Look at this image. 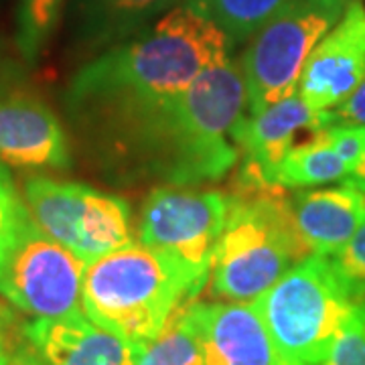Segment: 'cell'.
Instances as JSON below:
<instances>
[{
    "instance_id": "6da1fadb",
    "label": "cell",
    "mask_w": 365,
    "mask_h": 365,
    "mask_svg": "<svg viewBox=\"0 0 365 365\" xmlns=\"http://www.w3.org/2000/svg\"><path fill=\"white\" fill-rule=\"evenodd\" d=\"M234 45L195 0H185L81 67L67 88V110L102 153L205 69L230 59Z\"/></svg>"
},
{
    "instance_id": "7a4b0ae2",
    "label": "cell",
    "mask_w": 365,
    "mask_h": 365,
    "mask_svg": "<svg viewBox=\"0 0 365 365\" xmlns=\"http://www.w3.org/2000/svg\"><path fill=\"white\" fill-rule=\"evenodd\" d=\"M246 112L242 66L230 57L124 132L102 157L126 175L157 177L175 187L217 181L240 160L235 130Z\"/></svg>"
},
{
    "instance_id": "3957f363",
    "label": "cell",
    "mask_w": 365,
    "mask_h": 365,
    "mask_svg": "<svg viewBox=\"0 0 365 365\" xmlns=\"http://www.w3.org/2000/svg\"><path fill=\"white\" fill-rule=\"evenodd\" d=\"M207 278L157 250L134 242L86 268L81 311L128 345L157 337L181 307L199 299Z\"/></svg>"
},
{
    "instance_id": "277c9868",
    "label": "cell",
    "mask_w": 365,
    "mask_h": 365,
    "mask_svg": "<svg viewBox=\"0 0 365 365\" xmlns=\"http://www.w3.org/2000/svg\"><path fill=\"white\" fill-rule=\"evenodd\" d=\"M284 189H235L211 256L213 297L256 302L284 274L311 256L300 240Z\"/></svg>"
},
{
    "instance_id": "5b68a950",
    "label": "cell",
    "mask_w": 365,
    "mask_h": 365,
    "mask_svg": "<svg viewBox=\"0 0 365 365\" xmlns=\"http://www.w3.org/2000/svg\"><path fill=\"white\" fill-rule=\"evenodd\" d=\"M357 300L329 258L307 256L254 304L280 365H323Z\"/></svg>"
},
{
    "instance_id": "8992f818",
    "label": "cell",
    "mask_w": 365,
    "mask_h": 365,
    "mask_svg": "<svg viewBox=\"0 0 365 365\" xmlns=\"http://www.w3.org/2000/svg\"><path fill=\"white\" fill-rule=\"evenodd\" d=\"M349 0H288L250 37L240 59L248 112H260L299 91L304 63L341 19Z\"/></svg>"
},
{
    "instance_id": "52a82bcc",
    "label": "cell",
    "mask_w": 365,
    "mask_h": 365,
    "mask_svg": "<svg viewBox=\"0 0 365 365\" xmlns=\"http://www.w3.org/2000/svg\"><path fill=\"white\" fill-rule=\"evenodd\" d=\"M25 203L39 230L88 264L132 242L126 199L90 185L33 177L25 182Z\"/></svg>"
},
{
    "instance_id": "ba28073f",
    "label": "cell",
    "mask_w": 365,
    "mask_h": 365,
    "mask_svg": "<svg viewBox=\"0 0 365 365\" xmlns=\"http://www.w3.org/2000/svg\"><path fill=\"white\" fill-rule=\"evenodd\" d=\"M227 207L230 195L222 191L175 185L157 187L146 195L138 213V242L209 280L211 256Z\"/></svg>"
},
{
    "instance_id": "9c48e42d",
    "label": "cell",
    "mask_w": 365,
    "mask_h": 365,
    "mask_svg": "<svg viewBox=\"0 0 365 365\" xmlns=\"http://www.w3.org/2000/svg\"><path fill=\"white\" fill-rule=\"evenodd\" d=\"M88 262L31 222L0 264V294L35 319H63L81 311Z\"/></svg>"
},
{
    "instance_id": "30bf717a",
    "label": "cell",
    "mask_w": 365,
    "mask_h": 365,
    "mask_svg": "<svg viewBox=\"0 0 365 365\" xmlns=\"http://www.w3.org/2000/svg\"><path fill=\"white\" fill-rule=\"evenodd\" d=\"M331 124H335L333 112L313 110L299 93L260 112H248L235 130L242 158L237 189H270L274 167L294 146L300 132L314 134Z\"/></svg>"
},
{
    "instance_id": "8fae6325",
    "label": "cell",
    "mask_w": 365,
    "mask_h": 365,
    "mask_svg": "<svg viewBox=\"0 0 365 365\" xmlns=\"http://www.w3.org/2000/svg\"><path fill=\"white\" fill-rule=\"evenodd\" d=\"M365 76V2L349 0L335 26L317 43L299 81L300 98L313 110L343 104Z\"/></svg>"
},
{
    "instance_id": "7c38bea8",
    "label": "cell",
    "mask_w": 365,
    "mask_h": 365,
    "mask_svg": "<svg viewBox=\"0 0 365 365\" xmlns=\"http://www.w3.org/2000/svg\"><path fill=\"white\" fill-rule=\"evenodd\" d=\"M0 165L25 170L69 169V140L49 106L26 93L0 96Z\"/></svg>"
},
{
    "instance_id": "4fadbf2b",
    "label": "cell",
    "mask_w": 365,
    "mask_h": 365,
    "mask_svg": "<svg viewBox=\"0 0 365 365\" xmlns=\"http://www.w3.org/2000/svg\"><path fill=\"white\" fill-rule=\"evenodd\" d=\"M205 365H280L254 302H193Z\"/></svg>"
},
{
    "instance_id": "5bb4252c",
    "label": "cell",
    "mask_w": 365,
    "mask_h": 365,
    "mask_svg": "<svg viewBox=\"0 0 365 365\" xmlns=\"http://www.w3.org/2000/svg\"><path fill=\"white\" fill-rule=\"evenodd\" d=\"M23 335L47 365H134L130 345L83 313L35 319L23 325Z\"/></svg>"
},
{
    "instance_id": "9a60e30c",
    "label": "cell",
    "mask_w": 365,
    "mask_h": 365,
    "mask_svg": "<svg viewBox=\"0 0 365 365\" xmlns=\"http://www.w3.org/2000/svg\"><path fill=\"white\" fill-rule=\"evenodd\" d=\"M290 207L311 256L331 258L365 223V195L343 181L335 187L302 189L290 199Z\"/></svg>"
},
{
    "instance_id": "2e32d148",
    "label": "cell",
    "mask_w": 365,
    "mask_h": 365,
    "mask_svg": "<svg viewBox=\"0 0 365 365\" xmlns=\"http://www.w3.org/2000/svg\"><path fill=\"white\" fill-rule=\"evenodd\" d=\"M325 130V128H323ZM323 130L311 134L309 140L294 144L274 167L270 187L276 189H314L347 179L349 169L329 146Z\"/></svg>"
},
{
    "instance_id": "e0dca14e",
    "label": "cell",
    "mask_w": 365,
    "mask_h": 365,
    "mask_svg": "<svg viewBox=\"0 0 365 365\" xmlns=\"http://www.w3.org/2000/svg\"><path fill=\"white\" fill-rule=\"evenodd\" d=\"M185 0H76L86 33L96 41L128 37Z\"/></svg>"
},
{
    "instance_id": "ac0fdd59",
    "label": "cell",
    "mask_w": 365,
    "mask_h": 365,
    "mask_svg": "<svg viewBox=\"0 0 365 365\" xmlns=\"http://www.w3.org/2000/svg\"><path fill=\"white\" fill-rule=\"evenodd\" d=\"M193 302L173 314L157 337L140 345H130L134 365H205Z\"/></svg>"
},
{
    "instance_id": "d6986e66",
    "label": "cell",
    "mask_w": 365,
    "mask_h": 365,
    "mask_svg": "<svg viewBox=\"0 0 365 365\" xmlns=\"http://www.w3.org/2000/svg\"><path fill=\"white\" fill-rule=\"evenodd\" d=\"M199 9L220 25L234 43H248L288 0H195Z\"/></svg>"
},
{
    "instance_id": "ffe728a7",
    "label": "cell",
    "mask_w": 365,
    "mask_h": 365,
    "mask_svg": "<svg viewBox=\"0 0 365 365\" xmlns=\"http://www.w3.org/2000/svg\"><path fill=\"white\" fill-rule=\"evenodd\" d=\"M63 0H19L16 11V47L26 63H35L51 41Z\"/></svg>"
},
{
    "instance_id": "44dd1931",
    "label": "cell",
    "mask_w": 365,
    "mask_h": 365,
    "mask_svg": "<svg viewBox=\"0 0 365 365\" xmlns=\"http://www.w3.org/2000/svg\"><path fill=\"white\" fill-rule=\"evenodd\" d=\"M31 222L33 217L26 203L16 193L9 173L0 165V264L6 260Z\"/></svg>"
},
{
    "instance_id": "7402d4cb",
    "label": "cell",
    "mask_w": 365,
    "mask_h": 365,
    "mask_svg": "<svg viewBox=\"0 0 365 365\" xmlns=\"http://www.w3.org/2000/svg\"><path fill=\"white\" fill-rule=\"evenodd\" d=\"M323 365H365V300H357Z\"/></svg>"
},
{
    "instance_id": "603a6c76",
    "label": "cell",
    "mask_w": 365,
    "mask_h": 365,
    "mask_svg": "<svg viewBox=\"0 0 365 365\" xmlns=\"http://www.w3.org/2000/svg\"><path fill=\"white\" fill-rule=\"evenodd\" d=\"M329 260L355 294V299L365 297V223Z\"/></svg>"
},
{
    "instance_id": "cb8c5ba5",
    "label": "cell",
    "mask_w": 365,
    "mask_h": 365,
    "mask_svg": "<svg viewBox=\"0 0 365 365\" xmlns=\"http://www.w3.org/2000/svg\"><path fill=\"white\" fill-rule=\"evenodd\" d=\"M333 153L345 163V167L351 173L357 169L365 155V126L355 124H331L323 130Z\"/></svg>"
},
{
    "instance_id": "d4e9b609",
    "label": "cell",
    "mask_w": 365,
    "mask_h": 365,
    "mask_svg": "<svg viewBox=\"0 0 365 365\" xmlns=\"http://www.w3.org/2000/svg\"><path fill=\"white\" fill-rule=\"evenodd\" d=\"M331 112H333V118H335V124L365 126V76L359 81V86L353 90L351 96Z\"/></svg>"
},
{
    "instance_id": "484cf974",
    "label": "cell",
    "mask_w": 365,
    "mask_h": 365,
    "mask_svg": "<svg viewBox=\"0 0 365 365\" xmlns=\"http://www.w3.org/2000/svg\"><path fill=\"white\" fill-rule=\"evenodd\" d=\"M16 319H14L13 311L4 304H0V355H13V351L19 347L14 345V337H16Z\"/></svg>"
},
{
    "instance_id": "4316f807",
    "label": "cell",
    "mask_w": 365,
    "mask_h": 365,
    "mask_svg": "<svg viewBox=\"0 0 365 365\" xmlns=\"http://www.w3.org/2000/svg\"><path fill=\"white\" fill-rule=\"evenodd\" d=\"M6 365H47L41 359L37 353L33 351V347L26 343V345H19L13 351V355L9 357V364Z\"/></svg>"
},
{
    "instance_id": "83f0119b",
    "label": "cell",
    "mask_w": 365,
    "mask_h": 365,
    "mask_svg": "<svg viewBox=\"0 0 365 365\" xmlns=\"http://www.w3.org/2000/svg\"><path fill=\"white\" fill-rule=\"evenodd\" d=\"M343 182L351 185V187H355L357 191H361L365 195V155L364 158H361V163L357 165V169H353Z\"/></svg>"
},
{
    "instance_id": "f1b7e54d",
    "label": "cell",
    "mask_w": 365,
    "mask_h": 365,
    "mask_svg": "<svg viewBox=\"0 0 365 365\" xmlns=\"http://www.w3.org/2000/svg\"><path fill=\"white\" fill-rule=\"evenodd\" d=\"M9 357H11V355H0V365L9 364Z\"/></svg>"
}]
</instances>
